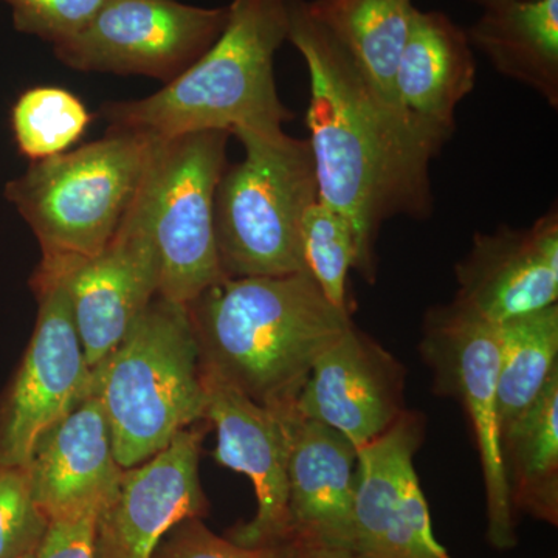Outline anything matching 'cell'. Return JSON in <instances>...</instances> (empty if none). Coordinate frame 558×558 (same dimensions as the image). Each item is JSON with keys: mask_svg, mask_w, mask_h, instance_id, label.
Returning <instances> with one entry per match:
<instances>
[{"mask_svg": "<svg viewBox=\"0 0 558 558\" xmlns=\"http://www.w3.org/2000/svg\"><path fill=\"white\" fill-rule=\"evenodd\" d=\"M501 462L517 513L558 524V373L501 433Z\"/></svg>", "mask_w": 558, "mask_h": 558, "instance_id": "22", "label": "cell"}, {"mask_svg": "<svg viewBox=\"0 0 558 558\" xmlns=\"http://www.w3.org/2000/svg\"><path fill=\"white\" fill-rule=\"evenodd\" d=\"M449 558H451V557H449Z\"/></svg>", "mask_w": 558, "mask_h": 558, "instance_id": "33", "label": "cell"}, {"mask_svg": "<svg viewBox=\"0 0 558 558\" xmlns=\"http://www.w3.org/2000/svg\"><path fill=\"white\" fill-rule=\"evenodd\" d=\"M35 332L2 405L0 465L27 468L36 444L89 396L90 368L60 279L36 270Z\"/></svg>", "mask_w": 558, "mask_h": 558, "instance_id": "10", "label": "cell"}, {"mask_svg": "<svg viewBox=\"0 0 558 558\" xmlns=\"http://www.w3.org/2000/svg\"><path fill=\"white\" fill-rule=\"evenodd\" d=\"M244 160L226 168L215 197L220 267L229 278L304 271L301 222L318 199L307 140L238 132Z\"/></svg>", "mask_w": 558, "mask_h": 558, "instance_id": "6", "label": "cell"}, {"mask_svg": "<svg viewBox=\"0 0 558 558\" xmlns=\"http://www.w3.org/2000/svg\"><path fill=\"white\" fill-rule=\"evenodd\" d=\"M201 444L199 429H182L156 457L124 470L98 515L95 558H153L172 527L207 515Z\"/></svg>", "mask_w": 558, "mask_h": 558, "instance_id": "14", "label": "cell"}, {"mask_svg": "<svg viewBox=\"0 0 558 558\" xmlns=\"http://www.w3.org/2000/svg\"><path fill=\"white\" fill-rule=\"evenodd\" d=\"M475 83L476 61L468 32L440 11L414 9L396 75L407 119L442 148L453 137L459 102Z\"/></svg>", "mask_w": 558, "mask_h": 558, "instance_id": "19", "label": "cell"}, {"mask_svg": "<svg viewBox=\"0 0 558 558\" xmlns=\"http://www.w3.org/2000/svg\"><path fill=\"white\" fill-rule=\"evenodd\" d=\"M211 47L156 94L102 108L109 128L168 140L199 131L277 134L293 119L277 89L275 54L288 40V0H233Z\"/></svg>", "mask_w": 558, "mask_h": 558, "instance_id": "3", "label": "cell"}, {"mask_svg": "<svg viewBox=\"0 0 558 558\" xmlns=\"http://www.w3.org/2000/svg\"><path fill=\"white\" fill-rule=\"evenodd\" d=\"M10 5L17 32L51 46L78 36L108 0H0Z\"/></svg>", "mask_w": 558, "mask_h": 558, "instance_id": "28", "label": "cell"}, {"mask_svg": "<svg viewBox=\"0 0 558 558\" xmlns=\"http://www.w3.org/2000/svg\"><path fill=\"white\" fill-rule=\"evenodd\" d=\"M473 2L478 3L484 10L490 9V7L501 5V3L515 2V0H473Z\"/></svg>", "mask_w": 558, "mask_h": 558, "instance_id": "31", "label": "cell"}, {"mask_svg": "<svg viewBox=\"0 0 558 558\" xmlns=\"http://www.w3.org/2000/svg\"><path fill=\"white\" fill-rule=\"evenodd\" d=\"M156 142L109 128L101 140L32 161L11 180L5 196L39 242L40 269H64L109 244L137 197Z\"/></svg>", "mask_w": 558, "mask_h": 558, "instance_id": "5", "label": "cell"}, {"mask_svg": "<svg viewBox=\"0 0 558 558\" xmlns=\"http://www.w3.org/2000/svg\"><path fill=\"white\" fill-rule=\"evenodd\" d=\"M288 40L310 72L306 126L318 199L351 227L355 270L373 284L384 223L432 213L429 163L442 148L379 100L306 0H288Z\"/></svg>", "mask_w": 558, "mask_h": 558, "instance_id": "1", "label": "cell"}, {"mask_svg": "<svg viewBox=\"0 0 558 558\" xmlns=\"http://www.w3.org/2000/svg\"><path fill=\"white\" fill-rule=\"evenodd\" d=\"M21 558H35V550H33L31 554H25V556Z\"/></svg>", "mask_w": 558, "mask_h": 558, "instance_id": "32", "label": "cell"}, {"mask_svg": "<svg viewBox=\"0 0 558 558\" xmlns=\"http://www.w3.org/2000/svg\"><path fill=\"white\" fill-rule=\"evenodd\" d=\"M558 373V306L499 325L497 407L499 433L535 402Z\"/></svg>", "mask_w": 558, "mask_h": 558, "instance_id": "23", "label": "cell"}, {"mask_svg": "<svg viewBox=\"0 0 558 558\" xmlns=\"http://www.w3.org/2000/svg\"><path fill=\"white\" fill-rule=\"evenodd\" d=\"M11 121L21 153L38 161L68 153L92 124V113L72 92L43 86L21 95Z\"/></svg>", "mask_w": 558, "mask_h": 558, "instance_id": "24", "label": "cell"}, {"mask_svg": "<svg viewBox=\"0 0 558 558\" xmlns=\"http://www.w3.org/2000/svg\"><path fill=\"white\" fill-rule=\"evenodd\" d=\"M306 2L312 17L339 44L371 90L398 119L416 128L400 108L396 89L400 54L416 9L413 0Z\"/></svg>", "mask_w": 558, "mask_h": 558, "instance_id": "21", "label": "cell"}, {"mask_svg": "<svg viewBox=\"0 0 558 558\" xmlns=\"http://www.w3.org/2000/svg\"><path fill=\"white\" fill-rule=\"evenodd\" d=\"M230 132L157 140L140 199L160 263L159 296L189 304L226 278L215 231V197L227 168Z\"/></svg>", "mask_w": 558, "mask_h": 558, "instance_id": "7", "label": "cell"}, {"mask_svg": "<svg viewBox=\"0 0 558 558\" xmlns=\"http://www.w3.org/2000/svg\"><path fill=\"white\" fill-rule=\"evenodd\" d=\"M229 9L178 0H108L75 38L53 47L78 72L178 78L215 44Z\"/></svg>", "mask_w": 558, "mask_h": 558, "instance_id": "9", "label": "cell"}, {"mask_svg": "<svg viewBox=\"0 0 558 558\" xmlns=\"http://www.w3.org/2000/svg\"><path fill=\"white\" fill-rule=\"evenodd\" d=\"M418 351L435 391L457 400L468 414L486 487L487 542L498 550L515 548L517 512L502 472L498 422L499 325L451 301L425 314Z\"/></svg>", "mask_w": 558, "mask_h": 558, "instance_id": "8", "label": "cell"}, {"mask_svg": "<svg viewBox=\"0 0 558 558\" xmlns=\"http://www.w3.org/2000/svg\"><path fill=\"white\" fill-rule=\"evenodd\" d=\"M357 459L351 440L295 411L288 459L290 539L352 549Z\"/></svg>", "mask_w": 558, "mask_h": 558, "instance_id": "17", "label": "cell"}, {"mask_svg": "<svg viewBox=\"0 0 558 558\" xmlns=\"http://www.w3.org/2000/svg\"><path fill=\"white\" fill-rule=\"evenodd\" d=\"M38 270L64 286L87 366L94 368L159 295V255L140 194L100 253L64 269Z\"/></svg>", "mask_w": 558, "mask_h": 558, "instance_id": "12", "label": "cell"}, {"mask_svg": "<svg viewBox=\"0 0 558 558\" xmlns=\"http://www.w3.org/2000/svg\"><path fill=\"white\" fill-rule=\"evenodd\" d=\"M186 310L202 374L277 410L295 407L314 363L354 323L306 271L226 277Z\"/></svg>", "mask_w": 558, "mask_h": 558, "instance_id": "2", "label": "cell"}, {"mask_svg": "<svg viewBox=\"0 0 558 558\" xmlns=\"http://www.w3.org/2000/svg\"><path fill=\"white\" fill-rule=\"evenodd\" d=\"M47 524L33 498L27 469L0 465V558L36 550Z\"/></svg>", "mask_w": 558, "mask_h": 558, "instance_id": "26", "label": "cell"}, {"mask_svg": "<svg viewBox=\"0 0 558 558\" xmlns=\"http://www.w3.org/2000/svg\"><path fill=\"white\" fill-rule=\"evenodd\" d=\"M117 462L135 468L204 421L199 349L185 304L157 295L119 347L90 369Z\"/></svg>", "mask_w": 558, "mask_h": 558, "instance_id": "4", "label": "cell"}, {"mask_svg": "<svg viewBox=\"0 0 558 558\" xmlns=\"http://www.w3.org/2000/svg\"><path fill=\"white\" fill-rule=\"evenodd\" d=\"M405 366L352 323L312 366L295 409L360 449L405 413Z\"/></svg>", "mask_w": 558, "mask_h": 558, "instance_id": "15", "label": "cell"}, {"mask_svg": "<svg viewBox=\"0 0 558 558\" xmlns=\"http://www.w3.org/2000/svg\"><path fill=\"white\" fill-rule=\"evenodd\" d=\"M299 558H365L347 548H332V546L301 545Z\"/></svg>", "mask_w": 558, "mask_h": 558, "instance_id": "30", "label": "cell"}, {"mask_svg": "<svg viewBox=\"0 0 558 558\" xmlns=\"http://www.w3.org/2000/svg\"><path fill=\"white\" fill-rule=\"evenodd\" d=\"M301 256L304 271L326 299L351 314L348 277L357 263L354 236L347 220L319 199L307 208L301 222Z\"/></svg>", "mask_w": 558, "mask_h": 558, "instance_id": "25", "label": "cell"}, {"mask_svg": "<svg viewBox=\"0 0 558 558\" xmlns=\"http://www.w3.org/2000/svg\"><path fill=\"white\" fill-rule=\"evenodd\" d=\"M101 510L51 520L35 550V558H95V531Z\"/></svg>", "mask_w": 558, "mask_h": 558, "instance_id": "29", "label": "cell"}, {"mask_svg": "<svg viewBox=\"0 0 558 558\" xmlns=\"http://www.w3.org/2000/svg\"><path fill=\"white\" fill-rule=\"evenodd\" d=\"M25 469L47 521L101 510L126 470L113 453L105 411L90 395L39 439Z\"/></svg>", "mask_w": 558, "mask_h": 558, "instance_id": "18", "label": "cell"}, {"mask_svg": "<svg viewBox=\"0 0 558 558\" xmlns=\"http://www.w3.org/2000/svg\"><path fill=\"white\" fill-rule=\"evenodd\" d=\"M468 36L498 73L558 108V0H515L484 9Z\"/></svg>", "mask_w": 558, "mask_h": 558, "instance_id": "20", "label": "cell"}, {"mask_svg": "<svg viewBox=\"0 0 558 558\" xmlns=\"http://www.w3.org/2000/svg\"><path fill=\"white\" fill-rule=\"evenodd\" d=\"M295 539L264 546H242L220 537L202 519L182 521L157 546L153 558H299Z\"/></svg>", "mask_w": 558, "mask_h": 558, "instance_id": "27", "label": "cell"}, {"mask_svg": "<svg viewBox=\"0 0 558 558\" xmlns=\"http://www.w3.org/2000/svg\"><path fill=\"white\" fill-rule=\"evenodd\" d=\"M454 275L453 303L497 325L557 304V205L527 229L501 226L475 233Z\"/></svg>", "mask_w": 558, "mask_h": 558, "instance_id": "16", "label": "cell"}, {"mask_svg": "<svg viewBox=\"0 0 558 558\" xmlns=\"http://www.w3.org/2000/svg\"><path fill=\"white\" fill-rule=\"evenodd\" d=\"M425 421L405 410L387 433L360 447L354 497V545L365 558H449L433 534L414 457Z\"/></svg>", "mask_w": 558, "mask_h": 558, "instance_id": "11", "label": "cell"}, {"mask_svg": "<svg viewBox=\"0 0 558 558\" xmlns=\"http://www.w3.org/2000/svg\"><path fill=\"white\" fill-rule=\"evenodd\" d=\"M204 421L218 433L213 457L222 468L248 476L258 499L255 517L227 537L242 546L289 542L288 459L295 407L267 409L209 377L204 376Z\"/></svg>", "mask_w": 558, "mask_h": 558, "instance_id": "13", "label": "cell"}]
</instances>
